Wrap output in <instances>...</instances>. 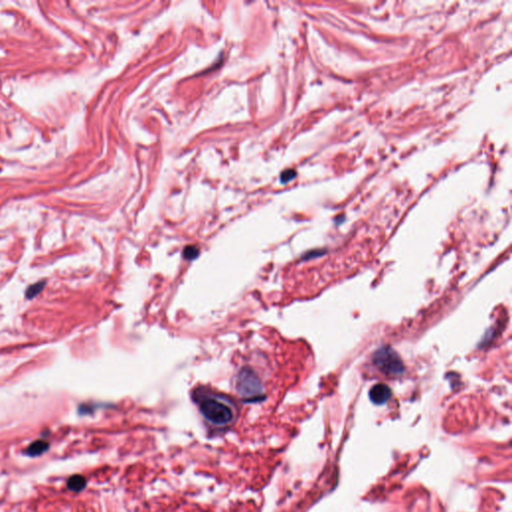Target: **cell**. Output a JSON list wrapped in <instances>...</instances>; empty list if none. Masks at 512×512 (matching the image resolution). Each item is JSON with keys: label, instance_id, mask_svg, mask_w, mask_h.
<instances>
[{"label": "cell", "instance_id": "ba28073f", "mask_svg": "<svg viewBox=\"0 0 512 512\" xmlns=\"http://www.w3.org/2000/svg\"><path fill=\"white\" fill-rule=\"evenodd\" d=\"M183 255L187 260H193L199 255V250L195 246H187L183 251Z\"/></svg>", "mask_w": 512, "mask_h": 512}, {"label": "cell", "instance_id": "3957f363", "mask_svg": "<svg viewBox=\"0 0 512 512\" xmlns=\"http://www.w3.org/2000/svg\"><path fill=\"white\" fill-rule=\"evenodd\" d=\"M373 361L376 367L386 375H400L404 370L399 355L391 348L382 347L377 350L374 354Z\"/></svg>", "mask_w": 512, "mask_h": 512}, {"label": "cell", "instance_id": "6da1fadb", "mask_svg": "<svg viewBox=\"0 0 512 512\" xmlns=\"http://www.w3.org/2000/svg\"><path fill=\"white\" fill-rule=\"evenodd\" d=\"M195 402L204 419L214 427H228L236 418V407L225 396L201 393L196 395Z\"/></svg>", "mask_w": 512, "mask_h": 512}, {"label": "cell", "instance_id": "7a4b0ae2", "mask_svg": "<svg viewBox=\"0 0 512 512\" xmlns=\"http://www.w3.org/2000/svg\"><path fill=\"white\" fill-rule=\"evenodd\" d=\"M236 390L245 402H258L265 398L260 379L249 367H244L239 371L236 379Z\"/></svg>", "mask_w": 512, "mask_h": 512}, {"label": "cell", "instance_id": "8992f818", "mask_svg": "<svg viewBox=\"0 0 512 512\" xmlns=\"http://www.w3.org/2000/svg\"><path fill=\"white\" fill-rule=\"evenodd\" d=\"M86 483V479L82 475L75 474V475L69 477L67 481V487L73 492H79L85 488Z\"/></svg>", "mask_w": 512, "mask_h": 512}, {"label": "cell", "instance_id": "52a82bcc", "mask_svg": "<svg viewBox=\"0 0 512 512\" xmlns=\"http://www.w3.org/2000/svg\"><path fill=\"white\" fill-rule=\"evenodd\" d=\"M44 287H45V281H40V282H37V283L33 284V285L28 287V289L26 291V297L28 299L34 298L35 296L38 295L43 290Z\"/></svg>", "mask_w": 512, "mask_h": 512}, {"label": "cell", "instance_id": "5b68a950", "mask_svg": "<svg viewBox=\"0 0 512 512\" xmlns=\"http://www.w3.org/2000/svg\"><path fill=\"white\" fill-rule=\"evenodd\" d=\"M49 444L43 440H36L31 443L25 450V454L31 457L39 456V455L45 453L48 450Z\"/></svg>", "mask_w": 512, "mask_h": 512}, {"label": "cell", "instance_id": "277c9868", "mask_svg": "<svg viewBox=\"0 0 512 512\" xmlns=\"http://www.w3.org/2000/svg\"><path fill=\"white\" fill-rule=\"evenodd\" d=\"M391 397V390L385 384H376L369 391L370 400L377 405L385 404Z\"/></svg>", "mask_w": 512, "mask_h": 512}, {"label": "cell", "instance_id": "9c48e42d", "mask_svg": "<svg viewBox=\"0 0 512 512\" xmlns=\"http://www.w3.org/2000/svg\"><path fill=\"white\" fill-rule=\"evenodd\" d=\"M296 175V172L294 171V170L292 169H289V170H286V171H284L281 173V176H280V180L282 183H287L289 182L290 180H292Z\"/></svg>", "mask_w": 512, "mask_h": 512}]
</instances>
